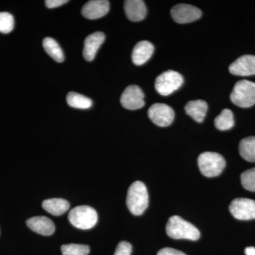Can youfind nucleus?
<instances>
[{"instance_id":"obj_1","label":"nucleus","mask_w":255,"mask_h":255,"mask_svg":"<svg viewBox=\"0 0 255 255\" xmlns=\"http://www.w3.org/2000/svg\"><path fill=\"white\" fill-rule=\"evenodd\" d=\"M166 232L169 238L175 240L187 239L196 241L200 238V232L191 223L178 216L169 218L166 226Z\"/></svg>"},{"instance_id":"obj_2","label":"nucleus","mask_w":255,"mask_h":255,"mask_svg":"<svg viewBox=\"0 0 255 255\" xmlns=\"http://www.w3.org/2000/svg\"><path fill=\"white\" fill-rule=\"evenodd\" d=\"M127 204L130 212L140 216L148 206V193L145 184L140 181L132 183L128 191Z\"/></svg>"},{"instance_id":"obj_3","label":"nucleus","mask_w":255,"mask_h":255,"mask_svg":"<svg viewBox=\"0 0 255 255\" xmlns=\"http://www.w3.org/2000/svg\"><path fill=\"white\" fill-rule=\"evenodd\" d=\"M68 220L74 227L81 230H90L97 224L98 215L97 211L90 206H76L69 213Z\"/></svg>"},{"instance_id":"obj_4","label":"nucleus","mask_w":255,"mask_h":255,"mask_svg":"<svg viewBox=\"0 0 255 255\" xmlns=\"http://www.w3.org/2000/svg\"><path fill=\"white\" fill-rule=\"evenodd\" d=\"M198 165L203 175L215 177L223 172L226 167V160L217 152H205L198 157Z\"/></svg>"},{"instance_id":"obj_5","label":"nucleus","mask_w":255,"mask_h":255,"mask_svg":"<svg viewBox=\"0 0 255 255\" xmlns=\"http://www.w3.org/2000/svg\"><path fill=\"white\" fill-rule=\"evenodd\" d=\"M231 100L242 108H249L255 105V82L243 80L235 85Z\"/></svg>"},{"instance_id":"obj_6","label":"nucleus","mask_w":255,"mask_h":255,"mask_svg":"<svg viewBox=\"0 0 255 255\" xmlns=\"http://www.w3.org/2000/svg\"><path fill=\"white\" fill-rule=\"evenodd\" d=\"M184 82L181 74L174 70H168L159 75L155 80V90L159 95L168 96L179 90Z\"/></svg>"},{"instance_id":"obj_7","label":"nucleus","mask_w":255,"mask_h":255,"mask_svg":"<svg viewBox=\"0 0 255 255\" xmlns=\"http://www.w3.org/2000/svg\"><path fill=\"white\" fill-rule=\"evenodd\" d=\"M148 117L158 127H167L173 122L174 112L172 107L165 104H154L149 109Z\"/></svg>"},{"instance_id":"obj_8","label":"nucleus","mask_w":255,"mask_h":255,"mask_svg":"<svg viewBox=\"0 0 255 255\" xmlns=\"http://www.w3.org/2000/svg\"><path fill=\"white\" fill-rule=\"evenodd\" d=\"M231 214L241 221L255 219V201L246 198H238L229 206Z\"/></svg>"},{"instance_id":"obj_9","label":"nucleus","mask_w":255,"mask_h":255,"mask_svg":"<svg viewBox=\"0 0 255 255\" xmlns=\"http://www.w3.org/2000/svg\"><path fill=\"white\" fill-rule=\"evenodd\" d=\"M143 92L137 85H130L127 87L122 97L121 104L124 108L128 110H137L145 105Z\"/></svg>"},{"instance_id":"obj_10","label":"nucleus","mask_w":255,"mask_h":255,"mask_svg":"<svg viewBox=\"0 0 255 255\" xmlns=\"http://www.w3.org/2000/svg\"><path fill=\"white\" fill-rule=\"evenodd\" d=\"M201 15L202 12L199 8L190 4H177L171 10V16L178 23L192 22L199 19Z\"/></svg>"},{"instance_id":"obj_11","label":"nucleus","mask_w":255,"mask_h":255,"mask_svg":"<svg viewBox=\"0 0 255 255\" xmlns=\"http://www.w3.org/2000/svg\"><path fill=\"white\" fill-rule=\"evenodd\" d=\"M229 71L236 76L255 75V55H245L240 57L230 65Z\"/></svg>"},{"instance_id":"obj_12","label":"nucleus","mask_w":255,"mask_h":255,"mask_svg":"<svg viewBox=\"0 0 255 255\" xmlns=\"http://www.w3.org/2000/svg\"><path fill=\"white\" fill-rule=\"evenodd\" d=\"M110 11V1L107 0H92L84 5L82 14L88 19H97L105 16Z\"/></svg>"},{"instance_id":"obj_13","label":"nucleus","mask_w":255,"mask_h":255,"mask_svg":"<svg viewBox=\"0 0 255 255\" xmlns=\"http://www.w3.org/2000/svg\"><path fill=\"white\" fill-rule=\"evenodd\" d=\"M105 40V33L95 32L87 37L84 43L83 56L87 61L95 59L97 51Z\"/></svg>"},{"instance_id":"obj_14","label":"nucleus","mask_w":255,"mask_h":255,"mask_svg":"<svg viewBox=\"0 0 255 255\" xmlns=\"http://www.w3.org/2000/svg\"><path fill=\"white\" fill-rule=\"evenodd\" d=\"M26 225L33 232L42 236H51L55 232L54 223L46 216H36L26 221Z\"/></svg>"},{"instance_id":"obj_15","label":"nucleus","mask_w":255,"mask_h":255,"mask_svg":"<svg viewBox=\"0 0 255 255\" xmlns=\"http://www.w3.org/2000/svg\"><path fill=\"white\" fill-rule=\"evenodd\" d=\"M124 10L128 18L132 21H140L145 18L147 8L141 0H127L124 1Z\"/></svg>"},{"instance_id":"obj_16","label":"nucleus","mask_w":255,"mask_h":255,"mask_svg":"<svg viewBox=\"0 0 255 255\" xmlns=\"http://www.w3.org/2000/svg\"><path fill=\"white\" fill-rule=\"evenodd\" d=\"M153 52L154 46L150 42H138L132 50V63L136 65H143L152 57Z\"/></svg>"},{"instance_id":"obj_17","label":"nucleus","mask_w":255,"mask_h":255,"mask_svg":"<svg viewBox=\"0 0 255 255\" xmlns=\"http://www.w3.org/2000/svg\"><path fill=\"white\" fill-rule=\"evenodd\" d=\"M208 110V104L201 100H193L185 106V112L198 123H201L205 118Z\"/></svg>"},{"instance_id":"obj_18","label":"nucleus","mask_w":255,"mask_h":255,"mask_svg":"<svg viewBox=\"0 0 255 255\" xmlns=\"http://www.w3.org/2000/svg\"><path fill=\"white\" fill-rule=\"evenodd\" d=\"M42 206L47 212L53 216H61L68 211L70 204L65 199L54 198V199H46L43 201Z\"/></svg>"},{"instance_id":"obj_19","label":"nucleus","mask_w":255,"mask_h":255,"mask_svg":"<svg viewBox=\"0 0 255 255\" xmlns=\"http://www.w3.org/2000/svg\"><path fill=\"white\" fill-rule=\"evenodd\" d=\"M240 154L248 162H255V137L243 139L239 145Z\"/></svg>"},{"instance_id":"obj_20","label":"nucleus","mask_w":255,"mask_h":255,"mask_svg":"<svg viewBox=\"0 0 255 255\" xmlns=\"http://www.w3.org/2000/svg\"><path fill=\"white\" fill-rule=\"evenodd\" d=\"M43 46L47 53L58 63L64 61V54L62 48L58 42L50 37L45 38L43 41Z\"/></svg>"},{"instance_id":"obj_21","label":"nucleus","mask_w":255,"mask_h":255,"mask_svg":"<svg viewBox=\"0 0 255 255\" xmlns=\"http://www.w3.org/2000/svg\"><path fill=\"white\" fill-rule=\"evenodd\" d=\"M67 102L70 107L80 110H87L92 106L91 99L73 92H69L67 95Z\"/></svg>"},{"instance_id":"obj_22","label":"nucleus","mask_w":255,"mask_h":255,"mask_svg":"<svg viewBox=\"0 0 255 255\" xmlns=\"http://www.w3.org/2000/svg\"><path fill=\"white\" fill-rule=\"evenodd\" d=\"M234 117L231 110L226 109L215 119V127L220 130H228L234 127Z\"/></svg>"},{"instance_id":"obj_23","label":"nucleus","mask_w":255,"mask_h":255,"mask_svg":"<svg viewBox=\"0 0 255 255\" xmlns=\"http://www.w3.org/2000/svg\"><path fill=\"white\" fill-rule=\"evenodd\" d=\"M63 255H89L90 247L86 245L68 244L61 247Z\"/></svg>"},{"instance_id":"obj_24","label":"nucleus","mask_w":255,"mask_h":255,"mask_svg":"<svg viewBox=\"0 0 255 255\" xmlns=\"http://www.w3.org/2000/svg\"><path fill=\"white\" fill-rule=\"evenodd\" d=\"M14 28V16L8 12H0V32L9 33Z\"/></svg>"},{"instance_id":"obj_25","label":"nucleus","mask_w":255,"mask_h":255,"mask_svg":"<svg viewBox=\"0 0 255 255\" xmlns=\"http://www.w3.org/2000/svg\"><path fill=\"white\" fill-rule=\"evenodd\" d=\"M241 183L247 190L255 191V167L241 174Z\"/></svg>"},{"instance_id":"obj_26","label":"nucleus","mask_w":255,"mask_h":255,"mask_svg":"<svg viewBox=\"0 0 255 255\" xmlns=\"http://www.w3.org/2000/svg\"><path fill=\"white\" fill-rule=\"evenodd\" d=\"M132 246L128 242L122 241L119 243L114 255H130Z\"/></svg>"},{"instance_id":"obj_27","label":"nucleus","mask_w":255,"mask_h":255,"mask_svg":"<svg viewBox=\"0 0 255 255\" xmlns=\"http://www.w3.org/2000/svg\"><path fill=\"white\" fill-rule=\"evenodd\" d=\"M157 255H187L182 252L173 249V248H165L160 250L157 253Z\"/></svg>"},{"instance_id":"obj_28","label":"nucleus","mask_w":255,"mask_h":255,"mask_svg":"<svg viewBox=\"0 0 255 255\" xmlns=\"http://www.w3.org/2000/svg\"><path fill=\"white\" fill-rule=\"evenodd\" d=\"M68 1L67 0H46L45 1L46 6L49 9H53V8L59 7L62 5L66 4Z\"/></svg>"},{"instance_id":"obj_29","label":"nucleus","mask_w":255,"mask_h":255,"mask_svg":"<svg viewBox=\"0 0 255 255\" xmlns=\"http://www.w3.org/2000/svg\"><path fill=\"white\" fill-rule=\"evenodd\" d=\"M246 255H255V248L254 247H248L245 251Z\"/></svg>"}]
</instances>
